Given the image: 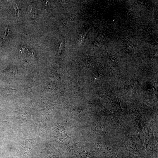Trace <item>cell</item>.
Returning <instances> with one entry per match:
<instances>
[{
	"label": "cell",
	"mask_w": 158,
	"mask_h": 158,
	"mask_svg": "<svg viewBox=\"0 0 158 158\" xmlns=\"http://www.w3.org/2000/svg\"><path fill=\"white\" fill-rule=\"evenodd\" d=\"M9 28H8V25H7V26L5 29V33L4 35L3 36V40H6L7 39L8 36L9 35Z\"/></svg>",
	"instance_id": "obj_5"
},
{
	"label": "cell",
	"mask_w": 158,
	"mask_h": 158,
	"mask_svg": "<svg viewBox=\"0 0 158 158\" xmlns=\"http://www.w3.org/2000/svg\"><path fill=\"white\" fill-rule=\"evenodd\" d=\"M37 139H27L22 137L19 144L18 150L20 155L27 158L28 155L31 152L36 145Z\"/></svg>",
	"instance_id": "obj_1"
},
{
	"label": "cell",
	"mask_w": 158,
	"mask_h": 158,
	"mask_svg": "<svg viewBox=\"0 0 158 158\" xmlns=\"http://www.w3.org/2000/svg\"><path fill=\"white\" fill-rule=\"evenodd\" d=\"M87 32H83L80 35L78 39V43L80 44L82 42Z\"/></svg>",
	"instance_id": "obj_6"
},
{
	"label": "cell",
	"mask_w": 158,
	"mask_h": 158,
	"mask_svg": "<svg viewBox=\"0 0 158 158\" xmlns=\"http://www.w3.org/2000/svg\"><path fill=\"white\" fill-rule=\"evenodd\" d=\"M54 137L60 141H62L71 137L66 133L64 126L60 125L58 122L54 126Z\"/></svg>",
	"instance_id": "obj_2"
},
{
	"label": "cell",
	"mask_w": 158,
	"mask_h": 158,
	"mask_svg": "<svg viewBox=\"0 0 158 158\" xmlns=\"http://www.w3.org/2000/svg\"><path fill=\"white\" fill-rule=\"evenodd\" d=\"M28 11V13L30 16L34 18L37 17V12L35 8L32 6H29Z\"/></svg>",
	"instance_id": "obj_4"
},
{
	"label": "cell",
	"mask_w": 158,
	"mask_h": 158,
	"mask_svg": "<svg viewBox=\"0 0 158 158\" xmlns=\"http://www.w3.org/2000/svg\"><path fill=\"white\" fill-rule=\"evenodd\" d=\"M45 158H56V157H55L54 156H46Z\"/></svg>",
	"instance_id": "obj_9"
},
{
	"label": "cell",
	"mask_w": 158,
	"mask_h": 158,
	"mask_svg": "<svg viewBox=\"0 0 158 158\" xmlns=\"http://www.w3.org/2000/svg\"><path fill=\"white\" fill-rule=\"evenodd\" d=\"M17 71V69L15 67L10 66L6 70V73L8 75L13 76L16 74Z\"/></svg>",
	"instance_id": "obj_3"
},
{
	"label": "cell",
	"mask_w": 158,
	"mask_h": 158,
	"mask_svg": "<svg viewBox=\"0 0 158 158\" xmlns=\"http://www.w3.org/2000/svg\"><path fill=\"white\" fill-rule=\"evenodd\" d=\"M60 51H61L63 47V41L62 40H60Z\"/></svg>",
	"instance_id": "obj_8"
},
{
	"label": "cell",
	"mask_w": 158,
	"mask_h": 158,
	"mask_svg": "<svg viewBox=\"0 0 158 158\" xmlns=\"http://www.w3.org/2000/svg\"><path fill=\"white\" fill-rule=\"evenodd\" d=\"M14 9L15 14L17 15L18 17H19L20 13L18 8V7L17 5L15 4L14 5Z\"/></svg>",
	"instance_id": "obj_7"
}]
</instances>
